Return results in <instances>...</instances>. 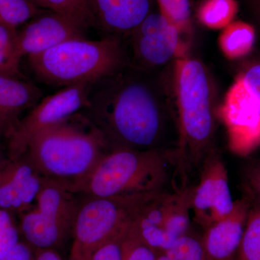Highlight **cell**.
Here are the masks:
<instances>
[{"mask_svg":"<svg viewBox=\"0 0 260 260\" xmlns=\"http://www.w3.org/2000/svg\"><path fill=\"white\" fill-rule=\"evenodd\" d=\"M29 68L41 83L62 88L95 83L129 61L120 37L99 40L70 39L40 54L27 56Z\"/></svg>","mask_w":260,"mask_h":260,"instance_id":"cell-4","label":"cell"},{"mask_svg":"<svg viewBox=\"0 0 260 260\" xmlns=\"http://www.w3.org/2000/svg\"><path fill=\"white\" fill-rule=\"evenodd\" d=\"M20 231L15 223L14 216L0 210V259L4 257L19 242Z\"/></svg>","mask_w":260,"mask_h":260,"instance_id":"cell-28","label":"cell"},{"mask_svg":"<svg viewBox=\"0 0 260 260\" xmlns=\"http://www.w3.org/2000/svg\"><path fill=\"white\" fill-rule=\"evenodd\" d=\"M110 150L101 132L78 113L38 133L25 155L42 177L72 184Z\"/></svg>","mask_w":260,"mask_h":260,"instance_id":"cell-2","label":"cell"},{"mask_svg":"<svg viewBox=\"0 0 260 260\" xmlns=\"http://www.w3.org/2000/svg\"><path fill=\"white\" fill-rule=\"evenodd\" d=\"M124 229L101 246L90 260H122L121 240Z\"/></svg>","mask_w":260,"mask_h":260,"instance_id":"cell-30","label":"cell"},{"mask_svg":"<svg viewBox=\"0 0 260 260\" xmlns=\"http://www.w3.org/2000/svg\"><path fill=\"white\" fill-rule=\"evenodd\" d=\"M80 113L101 132L110 150L177 151V114L156 70L127 61L90 85Z\"/></svg>","mask_w":260,"mask_h":260,"instance_id":"cell-1","label":"cell"},{"mask_svg":"<svg viewBox=\"0 0 260 260\" xmlns=\"http://www.w3.org/2000/svg\"><path fill=\"white\" fill-rule=\"evenodd\" d=\"M194 188V186H183L173 192L172 203L164 224L162 252L167 251L177 239L191 230V202Z\"/></svg>","mask_w":260,"mask_h":260,"instance_id":"cell-18","label":"cell"},{"mask_svg":"<svg viewBox=\"0 0 260 260\" xmlns=\"http://www.w3.org/2000/svg\"><path fill=\"white\" fill-rule=\"evenodd\" d=\"M179 34L177 27L161 13L153 12L126 35L133 54L129 62L145 70L158 69L177 54Z\"/></svg>","mask_w":260,"mask_h":260,"instance_id":"cell-11","label":"cell"},{"mask_svg":"<svg viewBox=\"0 0 260 260\" xmlns=\"http://www.w3.org/2000/svg\"><path fill=\"white\" fill-rule=\"evenodd\" d=\"M36 251L25 241H19L13 249L0 260H34Z\"/></svg>","mask_w":260,"mask_h":260,"instance_id":"cell-31","label":"cell"},{"mask_svg":"<svg viewBox=\"0 0 260 260\" xmlns=\"http://www.w3.org/2000/svg\"><path fill=\"white\" fill-rule=\"evenodd\" d=\"M242 77L246 89L260 102V64L251 68Z\"/></svg>","mask_w":260,"mask_h":260,"instance_id":"cell-32","label":"cell"},{"mask_svg":"<svg viewBox=\"0 0 260 260\" xmlns=\"http://www.w3.org/2000/svg\"><path fill=\"white\" fill-rule=\"evenodd\" d=\"M82 198L64 182L44 177L35 205L22 214L19 231L38 249H56L73 233Z\"/></svg>","mask_w":260,"mask_h":260,"instance_id":"cell-7","label":"cell"},{"mask_svg":"<svg viewBox=\"0 0 260 260\" xmlns=\"http://www.w3.org/2000/svg\"><path fill=\"white\" fill-rule=\"evenodd\" d=\"M95 26L109 36H126L153 13V0H88Z\"/></svg>","mask_w":260,"mask_h":260,"instance_id":"cell-15","label":"cell"},{"mask_svg":"<svg viewBox=\"0 0 260 260\" xmlns=\"http://www.w3.org/2000/svg\"><path fill=\"white\" fill-rule=\"evenodd\" d=\"M156 260H174L170 255L167 254V252H161L158 254Z\"/></svg>","mask_w":260,"mask_h":260,"instance_id":"cell-34","label":"cell"},{"mask_svg":"<svg viewBox=\"0 0 260 260\" xmlns=\"http://www.w3.org/2000/svg\"><path fill=\"white\" fill-rule=\"evenodd\" d=\"M173 192L161 191L145 203L129 226L158 254L164 246V224L172 203Z\"/></svg>","mask_w":260,"mask_h":260,"instance_id":"cell-17","label":"cell"},{"mask_svg":"<svg viewBox=\"0 0 260 260\" xmlns=\"http://www.w3.org/2000/svg\"><path fill=\"white\" fill-rule=\"evenodd\" d=\"M233 152L246 156L260 148V102L249 93L240 76L220 110Z\"/></svg>","mask_w":260,"mask_h":260,"instance_id":"cell-9","label":"cell"},{"mask_svg":"<svg viewBox=\"0 0 260 260\" xmlns=\"http://www.w3.org/2000/svg\"><path fill=\"white\" fill-rule=\"evenodd\" d=\"M42 90L20 78L0 75V139L6 138L23 112L42 100Z\"/></svg>","mask_w":260,"mask_h":260,"instance_id":"cell-16","label":"cell"},{"mask_svg":"<svg viewBox=\"0 0 260 260\" xmlns=\"http://www.w3.org/2000/svg\"><path fill=\"white\" fill-rule=\"evenodd\" d=\"M34 260H63L56 249H38Z\"/></svg>","mask_w":260,"mask_h":260,"instance_id":"cell-33","label":"cell"},{"mask_svg":"<svg viewBox=\"0 0 260 260\" xmlns=\"http://www.w3.org/2000/svg\"><path fill=\"white\" fill-rule=\"evenodd\" d=\"M236 0H205L198 11L200 21L210 28H224L237 13Z\"/></svg>","mask_w":260,"mask_h":260,"instance_id":"cell-22","label":"cell"},{"mask_svg":"<svg viewBox=\"0 0 260 260\" xmlns=\"http://www.w3.org/2000/svg\"><path fill=\"white\" fill-rule=\"evenodd\" d=\"M158 193L82 198L72 233L69 260H90L101 246L122 232L141 207Z\"/></svg>","mask_w":260,"mask_h":260,"instance_id":"cell-6","label":"cell"},{"mask_svg":"<svg viewBox=\"0 0 260 260\" xmlns=\"http://www.w3.org/2000/svg\"><path fill=\"white\" fill-rule=\"evenodd\" d=\"M42 10L28 0H0V25L18 30Z\"/></svg>","mask_w":260,"mask_h":260,"instance_id":"cell-24","label":"cell"},{"mask_svg":"<svg viewBox=\"0 0 260 260\" xmlns=\"http://www.w3.org/2000/svg\"><path fill=\"white\" fill-rule=\"evenodd\" d=\"M177 168L175 151L114 149L88 175L66 184L82 198L161 192L166 191L172 169Z\"/></svg>","mask_w":260,"mask_h":260,"instance_id":"cell-3","label":"cell"},{"mask_svg":"<svg viewBox=\"0 0 260 260\" xmlns=\"http://www.w3.org/2000/svg\"><path fill=\"white\" fill-rule=\"evenodd\" d=\"M255 39L254 29L244 22H234L224 28L220 37V46L230 59L242 57L251 51Z\"/></svg>","mask_w":260,"mask_h":260,"instance_id":"cell-19","label":"cell"},{"mask_svg":"<svg viewBox=\"0 0 260 260\" xmlns=\"http://www.w3.org/2000/svg\"><path fill=\"white\" fill-rule=\"evenodd\" d=\"M200 170L199 183L193 192L191 211L194 221L205 230L229 215L234 208V201L226 167L215 150L205 159Z\"/></svg>","mask_w":260,"mask_h":260,"instance_id":"cell-10","label":"cell"},{"mask_svg":"<svg viewBox=\"0 0 260 260\" xmlns=\"http://www.w3.org/2000/svg\"><path fill=\"white\" fill-rule=\"evenodd\" d=\"M174 260H210L203 239L191 230L177 239L167 251Z\"/></svg>","mask_w":260,"mask_h":260,"instance_id":"cell-25","label":"cell"},{"mask_svg":"<svg viewBox=\"0 0 260 260\" xmlns=\"http://www.w3.org/2000/svg\"><path fill=\"white\" fill-rule=\"evenodd\" d=\"M243 175L246 192L260 200V158L248 162Z\"/></svg>","mask_w":260,"mask_h":260,"instance_id":"cell-29","label":"cell"},{"mask_svg":"<svg viewBox=\"0 0 260 260\" xmlns=\"http://www.w3.org/2000/svg\"><path fill=\"white\" fill-rule=\"evenodd\" d=\"M160 13L172 22L179 31L190 27V5L189 0H157Z\"/></svg>","mask_w":260,"mask_h":260,"instance_id":"cell-27","label":"cell"},{"mask_svg":"<svg viewBox=\"0 0 260 260\" xmlns=\"http://www.w3.org/2000/svg\"><path fill=\"white\" fill-rule=\"evenodd\" d=\"M90 85H69L42 99L26 115L19 119L7 135V158H20L36 135L81 112L86 106Z\"/></svg>","mask_w":260,"mask_h":260,"instance_id":"cell-8","label":"cell"},{"mask_svg":"<svg viewBox=\"0 0 260 260\" xmlns=\"http://www.w3.org/2000/svg\"><path fill=\"white\" fill-rule=\"evenodd\" d=\"M86 30L66 15L43 10L17 30V52L20 59L40 54L70 39L86 38Z\"/></svg>","mask_w":260,"mask_h":260,"instance_id":"cell-12","label":"cell"},{"mask_svg":"<svg viewBox=\"0 0 260 260\" xmlns=\"http://www.w3.org/2000/svg\"><path fill=\"white\" fill-rule=\"evenodd\" d=\"M7 160H8V158H3L0 157V167H3V166L4 165L5 162L7 161Z\"/></svg>","mask_w":260,"mask_h":260,"instance_id":"cell-35","label":"cell"},{"mask_svg":"<svg viewBox=\"0 0 260 260\" xmlns=\"http://www.w3.org/2000/svg\"><path fill=\"white\" fill-rule=\"evenodd\" d=\"M44 180L25 155L8 158L0 167V210L15 217L31 209Z\"/></svg>","mask_w":260,"mask_h":260,"instance_id":"cell-13","label":"cell"},{"mask_svg":"<svg viewBox=\"0 0 260 260\" xmlns=\"http://www.w3.org/2000/svg\"><path fill=\"white\" fill-rule=\"evenodd\" d=\"M251 205V196L244 193L234 201L232 211L205 229L202 237L210 260H234L242 242Z\"/></svg>","mask_w":260,"mask_h":260,"instance_id":"cell-14","label":"cell"},{"mask_svg":"<svg viewBox=\"0 0 260 260\" xmlns=\"http://www.w3.org/2000/svg\"><path fill=\"white\" fill-rule=\"evenodd\" d=\"M122 260H156L158 253L131 229H124L121 240Z\"/></svg>","mask_w":260,"mask_h":260,"instance_id":"cell-26","label":"cell"},{"mask_svg":"<svg viewBox=\"0 0 260 260\" xmlns=\"http://www.w3.org/2000/svg\"><path fill=\"white\" fill-rule=\"evenodd\" d=\"M248 194L251 196L250 208L242 242L234 260H260V200Z\"/></svg>","mask_w":260,"mask_h":260,"instance_id":"cell-20","label":"cell"},{"mask_svg":"<svg viewBox=\"0 0 260 260\" xmlns=\"http://www.w3.org/2000/svg\"><path fill=\"white\" fill-rule=\"evenodd\" d=\"M41 10H49L76 20L85 28L95 26L88 0H28Z\"/></svg>","mask_w":260,"mask_h":260,"instance_id":"cell-21","label":"cell"},{"mask_svg":"<svg viewBox=\"0 0 260 260\" xmlns=\"http://www.w3.org/2000/svg\"><path fill=\"white\" fill-rule=\"evenodd\" d=\"M17 30L0 25V75L23 79L17 52Z\"/></svg>","mask_w":260,"mask_h":260,"instance_id":"cell-23","label":"cell"},{"mask_svg":"<svg viewBox=\"0 0 260 260\" xmlns=\"http://www.w3.org/2000/svg\"><path fill=\"white\" fill-rule=\"evenodd\" d=\"M178 125L177 172L186 183V173L200 169L214 149L215 119L210 102L208 76L194 59L181 61L177 69Z\"/></svg>","mask_w":260,"mask_h":260,"instance_id":"cell-5","label":"cell"}]
</instances>
